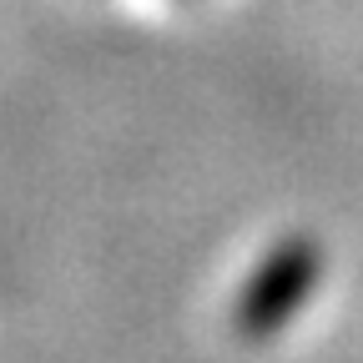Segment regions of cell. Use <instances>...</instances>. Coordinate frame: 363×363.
<instances>
[{"instance_id":"obj_1","label":"cell","mask_w":363,"mask_h":363,"mask_svg":"<svg viewBox=\"0 0 363 363\" xmlns=\"http://www.w3.org/2000/svg\"><path fill=\"white\" fill-rule=\"evenodd\" d=\"M308 278H313V257L303 247H283L278 257L257 272V283L247 288V298L238 303V328L252 333V338L267 333V328H278L288 318V308L303 298Z\"/></svg>"}]
</instances>
